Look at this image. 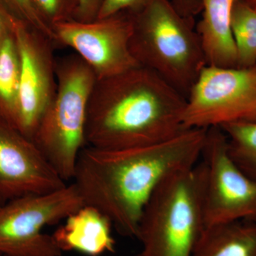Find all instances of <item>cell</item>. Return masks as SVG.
Instances as JSON below:
<instances>
[{
    "label": "cell",
    "mask_w": 256,
    "mask_h": 256,
    "mask_svg": "<svg viewBox=\"0 0 256 256\" xmlns=\"http://www.w3.org/2000/svg\"><path fill=\"white\" fill-rule=\"evenodd\" d=\"M18 18L6 8L2 0H0V42L14 31Z\"/></svg>",
    "instance_id": "cell-23"
},
{
    "label": "cell",
    "mask_w": 256,
    "mask_h": 256,
    "mask_svg": "<svg viewBox=\"0 0 256 256\" xmlns=\"http://www.w3.org/2000/svg\"><path fill=\"white\" fill-rule=\"evenodd\" d=\"M57 44L70 47L94 70L97 80L140 66L130 48L132 16L129 12L92 22L72 20L54 26Z\"/></svg>",
    "instance_id": "cell-9"
},
{
    "label": "cell",
    "mask_w": 256,
    "mask_h": 256,
    "mask_svg": "<svg viewBox=\"0 0 256 256\" xmlns=\"http://www.w3.org/2000/svg\"><path fill=\"white\" fill-rule=\"evenodd\" d=\"M242 1L250 5L252 8L256 10V0H242Z\"/></svg>",
    "instance_id": "cell-24"
},
{
    "label": "cell",
    "mask_w": 256,
    "mask_h": 256,
    "mask_svg": "<svg viewBox=\"0 0 256 256\" xmlns=\"http://www.w3.org/2000/svg\"><path fill=\"white\" fill-rule=\"evenodd\" d=\"M131 14L130 48L134 60L186 98L206 66L195 22L182 16L169 0H149Z\"/></svg>",
    "instance_id": "cell-3"
},
{
    "label": "cell",
    "mask_w": 256,
    "mask_h": 256,
    "mask_svg": "<svg viewBox=\"0 0 256 256\" xmlns=\"http://www.w3.org/2000/svg\"><path fill=\"white\" fill-rule=\"evenodd\" d=\"M207 130L190 128L164 142L128 149L84 146L72 180L84 205L106 215L121 236L136 238L143 210L158 186L201 160Z\"/></svg>",
    "instance_id": "cell-1"
},
{
    "label": "cell",
    "mask_w": 256,
    "mask_h": 256,
    "mask_svg": "<svg viewBox=\"0 0 256 256\" xmlns=\"http://www.w3.org/2000/svg\"><path fill=\"white\" fill-rule=\"evenodd\" d=\"M32 2L37 12L52 28L56 24L76 20L79 0H32Z\"/></svg>",
    "instance_id": "cell-18"
},
{
    "label": "cell",
    "mask_w": 256,
    "mask_h": 256,
    "mask_svg": "<svg viewBox=\"0 0 256 256\" xmlns=\"http://www.w3.org/2000/svg\"><path fill=\"white\" fill-rule=\"evenodd\" d=\"M232 31L237 54V67L256 66V10L236 0L232 14Z\"/></svg>",
    "instance_id": "cell-16"
},
{
    "label": "cell",
    "mask_w": 256,
    "mask_h": 256,
    "mask_svg": "<svg viewBox=\"0 0 256 256\" xmlns=\"http://www.w3.org/2000/svg\"><path fill=\"white\" fill-rule=\"evenodd\" d=\"M2 2L16 18L41 32L56 44L54 31L37 12L32 0H2Z\"/></svg>",
    "instance_id": "cell-19"
},
{
    "label": "cell",
    "mask_w": 256,
    "mask_h": 256,
    "mask_svg": "<svg viewBox=\"0 0 256 256\" xmlns=\"http://www.w3.org/2000/svg\"><path fill=\"white\" fill-rule=\"evenodd\" d=\"M176 11L184 18L194 22L195 18L202 12L200 0H169Z\"/></svg>",
    "instance_id": "cell-22"
},
{
    "label": "cell",
    "mask_w": 256,
    "mask_h": 256,
    "mask_svg": "<svg viewBox=\"0 0 256 256\" xmlns=\"http://www.w3.org/2000/svg\"><path fill=\"white\" fill-rule=\"evenodd\" d=\"M202 16L196 30L207 66L237 67V54L232 31L236 0H200Z\"/></svg>",
    "instance_id": "cell-13"
},
{
    "label": "cell",
    "mask_w": 256,
    "mask_h": 256,
    "mask_svg": "<svg viewBox=\"0 0 256 256\" xmlns=\"http://www.w3.org/2000/svg\"><path fill=\"white\" fill-rule=\"evenodd\" d=\"M84 206L74 183L43 194L18 197L0 204V254L62 256L43 228L65 220Z\"/></svg>",
    "instance_id": "cell-6"
},
{
    "label": "cell",
    "mask_w": 256,
    "mask_h": 256,
    "mask_svg": "<svg viewBox=\"0 0 256 256\" xmlns=\"http://www.w3.org/2000/svg\"><path fill=\"white\" fill-rule=\"evenodd\" d=\"M206 166H194L165 178L146 204L137 236V256H192L205 228L204 193Z\"/></svg>",
    "instance_id": "cell-4"
},
{
    "label": "cell",
    "mask_w": 256,
    "mask_h": 256,
    "mask_svg": "<svg viewBox=\"0 0 256 256\" xmlns=\"http://www.w3.org/2000/svg\"><path fill=\"white\" fill-rule=\"evenodd\" d=\"M192 256H256V220L205 228Z\"/></svg>",
    "instance_id": "cell-14"
},
{
    "label": "cell",
    "mask_w": 256,
    "mask_h": 256,
    "mask_svg": "<svg viewBox=\"0 0 256 256\" xmlns=\"http://www.w3.org/2000/svg\"><path fill=\"white\" fill-rule=\"evenodd\" d=\"M102 0H79L76 20L92 22L97 18Z\"/></svg>",
    "instance_id": "cell-21"
},
{
    "label": "cell",
    "mask_w": 256,
    "mask_h": 256,
    "mask_svg": "<svg viewBox=\"0 0 256 256\" xmlns=\"http://www.w3.org/2000/svg\"><path fill=\"white\" fill-rule=\"evenodd\" d=\"M20 74V56L13 31L0 42V122L16 130Z\"/></svg>",
    "instance_id": "cell-15"
},
{
    "label": "cell",
    "mask_w": 256,
    "mask_h": 256,
    "mask_svg": "<svg viewBox=\"0 0 256 256\" xmlns=\"http://www.w3.org/2000/svg\"><path fill=\"white\" fill-rule=\"evenodd\" d=\"M56 75L54 98L32 141L66 182L73 180L79 154L86 146L88 106L97 78L76 54L56 60Z\"/></svg>",
    "instance_id": "cell-5"
},
{
    "label": "cell",
    "mask_w": 256,
    "mask_h": 256,
    "mask_svg": "<svg viewBox=\"0 0 256 256\" xmlns=\"http://www.w3.org/2000/svg\"><path fill=\"white\" fill-rule=\"evenodd\" d=\"M149 0H102L97 18H104L122 12L136 14Z\"/></svg>",
    "instance_id": "cell-20"
},
{
    "label": "cell",
    "mask_w": 256,
    "mask_h": 256,
    "mask_svg": "<svg viewBox=\"0 0 256 256\" xmlns=\"http://www.w3.org/2000/svg\"><path fill=\"white\" fill-rule=\"evenodd\" d=\"M186 101L158 74L141 66L97 80L88 106L86 146L128 149L168 140L186 130Z\"/></svg>",
    "instance_id": "cell-2"
},
{
    "label": "cell",
    "mask_w": 256,
    "mask_h": 256,
    "mask_svg": "<svg viewBox=\"0 0 256 256\" xmlns=\"http://www.w3.org/2000/svg\"><path fill=\"white\" fill-rule=\"evenodd\" d=\"M112 228L110 220L100 210L84 205L69 215L52 236L62 252L100 256L116 250Z\"/></svg>",
    "instance_id": "cell-12"
},
{
    "label": "cell",
    "mask_w": 256,
    "mask_h": 256,
    "mask_svg": "<svg viewBox=\"0 0 256 256\" xmlns=\"http://www.w3.org/2000/svg\"><path fill=\"white\" fill-rule=\"evenodd\" d=\"M0 256H6L3 255V254H0Z\"/></svg>",
    "instance_id": "cell-25"
},
{
    "label": "cell",
    "mask_w": 256,
    "mask_h": 256,
    "mask_svg": "<svg viewBox=\"0 0 256 256\" xmlns=\"http://www.w3.org/2000/svg\"><path fill=\"white\" fill-rule=\"evenodd\" d=\"M66 184L33 141L0 122V204Z\"/></svg>",
    "instance_id": "cell-11"
},
{
    "label": "cell",
    "mask_w": 256,
    "mask_h": 256,
    "mask_svg": "<svg viewBox=\"0 0 256 256\" xmlns=\"http://www.w3.org/2000/svg\"><path fill=\"white\" fill-rule=\"evenodd\" d=\"M185 129L256 122V66H206L186 98Z\"/></svg>",
    "instance_id": "cell-7"
},
{
    "label": "cell",
    "mask_w": 256,
    "mask_h": 256,
    "mask_svg": "<svg viewBox=\"0 0 256 256\" xmlns=\"http://www.w3.org/2000/svg\"><path fill=\"white\" fill-rule=\"evenodd\" d=\"M228 141L229 154L240 170L256 180V122H238L220 128Z\"/></svg>",
    "instance_id": "cell-17"
},
{
    "label": "cell",
    "mask_w": 256,
    "mask_h": 256,
    "mask_svg": "<svg viewBox=\"0 0 256 256\" xmlns=\"http://www.w3.org/2000/svg\"><path fill=\"white\" fill-rule=\"evenodd\" d=\"M201 160L206 166L204 193L205 228L239 220H256V180L229 154L220 128L207 130Z\"/></svg>",
    "instance_id": "cell-8"
},
{
    "label": "cell",
    "mask_w": 256,
    "mask_h": 256,
    "mask_svg": "<svg viewBox=\"0 0 256 256\" xmlns=\"http://www.w3.org/2000/svg\"><path fill=\"white\" fill-rule=\"evenodd\" d=\"M14 34L20 63L18 130L32 140L56 92L55 44L20 18Z\"/></svg>",
    "instance_id": "cell-10"
}]
</instances>
